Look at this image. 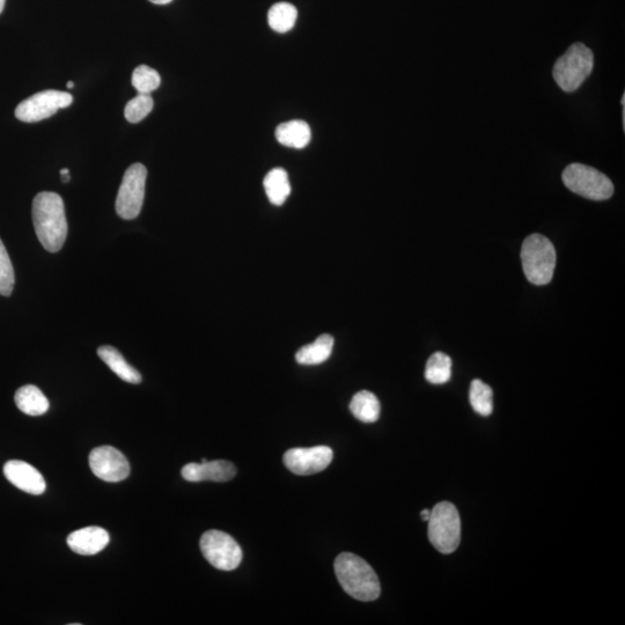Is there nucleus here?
Segmentation results:
<instances>
[{"mask_svg": "<svg viewBox=\"0 0 625 625\" xmlns=\"http://www.w3.org/2000/svg\"><path fill=\"white\" fill-rule=\"evenodd\" d=\"M32 216L36 235L43 248L50 253L60 252L68 237L63 198L51 191H42L34 198Z\"/></svg>", "mask_w": 625, "mask_h": 625, "instance_id": "f257e3e1", "label": "nucleus"}, {"mask_svg": "<svg viewBox=\"0 0 625 625\" xmlns=\"http://www.w3.org/2000/svg\"><path fill=\"white\" fill-rule=\"evenodd\" d=\"M334 568L338 583L350 597L364 602L380 597L381 587L377 573L363 558L350 553L341 554L337 556Z\"/></svg>", "mask_w": 625, "mask_h": 625, "instance_id": "f03ea898", "label": "nucleus"}, {"mask_svg": "<svg viewBox=\"0 0 625 625\" xmlns=\"http://www.w3.org/2000/svg\"><path fill=\"white\" fill-rule=\"evenodd\" d=\"M521 261L529 282L534 285L549 284L557 261L553 242L541 234L529 235L522 244Z\"/></svg>", "mask_w": 625, "mask_h": 625, "instance_id": "7ed1b4c3", "label": "nucleus"}, {"mask_svg": "<svg viewBox=\"0 0 625 625\" xmlns=\"http://www.w3.org/2000/svg\"><path fill=\"white\" fill-rule=\"evenodd\" d=\"M594 69L593 51L582 42L573 43L554 65L555 82L566 93L579 90Z\"/></svg>", "mask_w": 625, "mask_h": 625, "instance_id": "20e7f679", "label": "nucleus"}, {"mask_svg": "<svg viewBox=\"0 0 625 625\" xmlns=\"http://www.w3.org/2000/svg\"><path fill=\"white\" fill-rule=\"evenodd\" d=\"M562 180L572 193L592 201H607L614 195L608 176L591 166L573 163L564 169Z\"/></svg>", "mask_w": 625, "mask_h": 625, "instance_id": "39448f33", "label": "nucleus"}, {"mask_svg": "<svg viewBox=\"0 0 625 625\" xmlns=\"http://www.w3.org/2000/svg\"><path fill=\"white\" fill-rule=\"evenodd\" d=\"M429 539L441 554H452L461 541L460 514L453 504L441 502L431 510Z\"/></svg>", "mask_w": 625, "mask_h": 625, "instance_id": "423d86ee", "label": "nucleus"}, {"mask_svg": "<svg viewBox=\"0 0 625 625\" xmlns=\"http://www.w3.org/2000/svg\"><path fill=\"white\" fill-rule=\"evenodd\" d=\"M147 178V169L143 164L131 165L123 175V180L116 197L115 209L122 219L132 220L141 213Z\"/></svg>", "mask_w": 625, "mask_h": 625, "instance_id": "0eeeda50", "label": "nucleus"}, {"mask_svg": "<svg viewBox=\"0 0 625 625\" xmlns=\"http://www.w3.org/2000/svg\"><path fill=\"white\" fill-rule=\"evenodd\" d=\"M200 546L205 560L213 568L222 571L237 569L244 556L238 542L231 535L216 529L203 534Z\"/></svg>", "mask_w": 625, "mask_h": 625, "instance_id": "6e6552de", "label": "nucleus"}, {"mask_svg": "<svg viewBox=\"0 0 625 625\" xmlns=\"http://www.w3.org/2000/svg\"><path fill=\"white\" fill-rule=\"evenodd\" d=\"M73 97L70 93L48 90L36 93L21 102L16 109V117L25 123H35L49 119L58 110L72 105Z\"/></svg>", "mask_w": 625, "mask_h": 625, "instance_id": "1a4fd4ad", "label": "nucleus"}, {"mask_svg": "<svg viewBox=\"0 0 625 625\" xmlns=\"http://www.w3.org/2000/svg\"><path fill=\"white\" fill-rule=\"evenodd\" d=\"M90 467L98 479L117 483L128 479L130 465L125 455L112 446L94 448L90 454Z\"/></svg>", "mask_w": 625, "mask_h": 625, "instance_id": "9d476101", "label": "nucleus"}, {"mask_svg": "<svg viewBox=\"0 0 625 625\" xmlns=\"http://www.w3.org/2000/svg\"><path fill=\"white\" fill-rule=\"evenodd\" d=\"M333 459V450L327 446L293 448L284 454V465L293 474L307 476L322 472Z\"/></svg>", "mask_w": 625, "mask_h": 625, "instance_id": "9b49d317", "label": "nucleus"}, {"mask_svg": "<svg viewBox=\"0 0 625 625\" xmlns=\"http://www.w3.org/2000/svg\"><path fill=\"white\" fill-rule=\"evenodd\" d=\"M181 474L188 482H229L237 475V468L230 461L203 459L202 463H188Z\"/></svg>", "mask_w": 625, "mask_h": 625, "instance_id": "f8f14e48", "label": "nucleus"}, {"mask_svg": "<svg viewBox=\"0 0 625 625\" xmlns=\"http://www.w3.org/2000/svg\"><path fill=\"white\" fill-rule=\"evenodd\" d=\"M4 475L14 487L31 495H42L46 491L47 484L38 469L29 463L19 460H11L5 463Z\"/></svg>", "mask_w": 625, "mask_h": 625, "instance_id": "ddd939ff", "label": "nucleus"}, {"mask_svg": "<svg viewBox=\"0 0 625 625\" xmlns=\"http://www.w3.org/2000/svg\"><path fill=\"white\" fill-rule=\"evenodd\" d=\"M66 542L76 554L93 556L108 546L109 534L106 529L101 527H85L71 533Z\"/></svg>", "mask_w": 625, "mask_h": 625, "instance_id": "4468645a", "label": "nucleus"}, {"mask_svg": "<svg viewBox=\"0 0 625 625\" xmlns=\"http://www.w3.org/2000/svg\"><path fill=\"white\" fill-rule=\"evenodd\" d=\"M98 355L102 359V362H104L117 377L121 378L123 381L129 382V384H141L143 380L141 373L125 360L119 350L110 347V345H104V347L98 349Z\"/></svg>", "mask_w": 625, "mask_h": 625, "instance_id": "2eb2a0df", "label": "nucleus"}, {"mask_svg": "<svg viewBox=\"0 0 625 625\" xmlns=\"http://www.w3.org/2000/svg\"><path fill=\"white\" fill-rule=\"evenodd\" d=\"M276 138L284 146L292 149H304L310 144L312 131L305 121L294 120L279 125L276 130Z\"/></svg>", "mask_w": 625, "mask_h": 625, "instance_id": "dca6fc26", "label": "nucleus"}, {"mask_svg": "<svg viewBox=\"0 0 625 625\" xmlns=\"http://www.w3.org/2000/svg\"><path fill=\"white\" fill-rule=\"evenodd\" d=\"M17 407L28 416H42L49 410V401L36 386L27 385L18 389L14 396Z\"/></svg>", "mask_w": 625, "mask_h": 625, "instance_id": "f3484780", "label": "nucleus"}, {"mask_svg": "<svg viewBox=\"0 0 625 625\" xmlns=\"http://www.w3.org/2000/svg\"><path fill=\"white\" fill-rule=\"evenodd\" d=\"M334 337L332 335L323 334L316 340L301 348L296 355L298 364L300 365H320L333 354Z\"/></svg>", "mask_w": 625, "mask_h": 625, "instance_id": "a211bd4d", "label": "nucleus"}, {"mask_svg": "<svg viewBox=\"0 0 625 625\" xmlns=\"http://www.w3.org/2000/svg\"><path fill=\"white\" fill-rule=\"evenodd\" d=\"M264 189L269 201L277 205H283L291 194L289 175L283 168H275L264 178Z\"/></svg>", "mask_w": 625, "mask_h": 625, "instance_id": "6ab92c4d", "label": "nucleus"}, {"mask_svg": "<svg viewBox=\"0 0 625 625\" xmlns=\"http://www.w3.org/2000/svg\"><path fill=\"white\" fill-rule=\"evenodd\" d=\"M350 411L358 421L363 423L377 422L380 417V402L378 397L369 391H362L352 397Z\"/></svg>", "mask_w": 625, "mask_h": 625, "instance_id": "aec40b11", "label": "nucleus"}, {"mask_svg": "<svg viewBox=\"0 0 625 625\" xmlns=\"http://www.w3.org/2000/svg\"><path fill=\"white\" fill-rule=\"evenodd\" d=\"M298 11L290 3H278L268 14L269 26L277 33H288L296 25Z\"/></svg>", "mask_w": 625, "mask_h": 625, "instance_id": "412c9836", "label": "nucleus"}, {"mask_svg": "<svg viewBox=\"0 0 625 625\" xmlns=\"http://www.w3.org/2000/svg\"><path fill=\"white\" fill-rule=\"evenodd\" d=\"M452 377V359L443 352H436L426 364L425 378L433 385H443Z\"/></svg>", "mask_w": 625, "mask_h": 625, "instance_id": "4be33fe9", "label": "nucleus"}, {"mask_svg": "<svg viewBox=\"0 0 625 625\" xmlns=\"http://www.w3.org/2000/svg\"><path fill=\"white\" fill-rule=\"evenodd\" d=\"M492 389L482 380L476 379L470 385L469 401L477 414L488 417L494 411V402H492Z\"/></svg>", "mask_w": 625, "mask_h": 625, "instance_id": "5701e85b", "label": "nucleus"}, {"mask_svg": "<svg viewBox=\"0 0 625 625\" xmlns=\"http://www.w3.org/2000/svg\"><path fill=\"white\" fill-rule=\"evenodd\" d=\"M161 84L159 73L147 65L138 66L132 73V86L138 94H151L158 90Z\"/></svg>", "mask_w": 625, "mask_h": 625, "instance_id": "b1692460", "label": "nucleus"}, {"mask_svg": "<svg viewBox=\"0 0 625 625\" xmlns=\"http://www.w3.org/2000/svg\"><path fill=\"white\" fill-rule=\"evenodd\" d=\"M153 107L154 101L150 94H138L125 106V119L130 123H139L152 112Z\"/></svg>", "mask_w": 625, "mask_h": 625, "instance_id": "393cba45", "label": "nucleus"}, {"mask_svg": "<svg viewBox=\"0 0 625 625\" xmlns=\"http://www.w3.org/2000/svg\"><path fill=\"white\" fill-rule=\"evenodd\" d=\"M16 283L9 253L0 240V296L10 297Z\"/></svg>", "mask_w": 625, "mask_h": 625, "instance_id": "a878e982", "label": "nucleus"}, {"mask_svg": "<svg viewBox=\"0 0 625 625\" xmlns=\"http://www.w3.org/2000/svg\"><path fill=\"white\" fill-rule=\"evenodd\" d=\"M150 2L156 5H167L169 3H172L173 0H150Z\"/></svg>", "mask_w": 625, "mask_h": 625, "instance_id": "bb28decb", "label": "nucleus"}, {"mask_svg": "<svg viewBox=\"0 0 625 625\" xmlns=\"http://www.w3.org/2000/svg\"><path fill=\"white\" fill-rule=\"evenodd\" d=\"M421 516L424 521H429L431 517V510H423Z\"/></svg>", "mask_w": 625, "mask_h": 625, "instance_id": "cd10ccee", "label": "nucleus"}, {"mask_svg": "<svg viewBox=\"0 0 625 625\" xmlns=\"http://www.w3.org/2000/svg\"><path fill=\"white\" fill-rule=\"evenodd\" d=\"M622 122H623V130H625V106H622Z\"/></svg>", "mask_w": 625, "mask_h": 625, "instance_id": "c85d7f7f", "label": "nucleus"}, {"mask_svg": "<svg viewBox=\"0 0 625 625\" xmlns=\"http://www.w3.org/2000/svg\"><path fill=\"white\" fill-rule=\"evenodd\" d=\"M6 0H0V14L4 11Z\"/></svg>", "mask_w": 625, "mask_h": 625, "instance_id": "c756f323", "label": "nucleus"}, {"mask_svg": "<svg viewBox=\"0 0 625 625\" xmlns=\"http://www.w3.org/2000/svg\"><path fill=\"white\" fill-rule=\"evenodd\" d=\"M66 174H70L69 169H68V168H64V169H62V171H61V176L66 175Z\"/></svg>", "mask_w": 625, "mask_h": 625, "instance_id": "7c9ffc66", "label": "nucleus"}, {"mask_svg": "<svg viewBox=\"0 0 625 625\" xmlns=\"http://www.w3.org/2000/svg\"><path fill=\"white\" fill-rule=\"evenodd\" d=\"M66 86H68V88H73V86H75V83L69 82L68 84H66Z\"/></svg>", "mask_w": 625, "mask_h": 625, "instance_id": "2f4dec72", "label": "nucleus"}]
</instances>
